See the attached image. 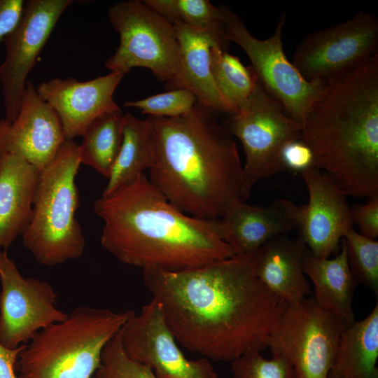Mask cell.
Wrapping results in <instances>:
<instances>
[{"label": "cell", "instance_id": "obj_1", "mask_svg": "<svg viewBox=\"0 0 378 378\" xmlns=\"http://www.w3.org/2000/svg\"><path fill=\"white\" fill-rule=\"evenodd\" d=\"M251 258L234 255L178 272L143 270L144 283L178 343L230 363L267 348L288 303L260 281Z\"/></svg>", "mask_w": 378, "mask_h": 378}, {"label": "cell", "instance_id": "obj_2", "mask_svg": "<svg viewBox=\"0 0 378 378\" xmlns=\"http://www.w3.org/2000/svg\"><path fill=\"white\" fill-rule=\"evenodd\" d=\"M147 119L153 154L148 178L172 204L214 220L234 202H245L251 188L237 144L214 114L197 102L186 115Z\"/></svg>", "mask_w": 378, "mask_h": 378}, {"label": "cell", "instance_id": "obj_3", "mask_svg": "<svg viewBox=\"0 0 378 378\" xmlns=\"http://www.w3.org/2000/svg\"><path fill=\"white\" fill-rule=\"evenodd\" d=\"M104 221L100 243L120 262L178 272L234 256L220 236L218 218L189 216L172 204L145 173L93 206Z\"/></svg>", "mask_w": 378, "mask_h": 378}, {"label": "cell", "instance_id": "obj_4", "mask_svg": "<svg viewBox=\"0 0 378 378\" xmlns=\"http://www.w3.org/2000/svg\"><path fill=\"white\" fill-rule=\"evenodd\" d=\"M300 139L345 194H378V53L326 80Z\"/></svg>", "mask_w": 378, "mask_h": 378}, {"label": "cell", "instance_id": "obj_5", "mask_svg": "<svg viewBox=\"0 0 378 378\" xmlns=\"http://www.w3.org/2000/svg\"><path fill=\"white\" fill-rule=\"evenodd\" d=\"M134 313L74 308L25 344L16 364L18 378H92L104 348Z\"/></svg>", "mask_w": 378, "mask_h": 378}, {"label": "cell", "instance_id": "obj_6", "mask_svg": "<svg viewBox=\"0 0 378 378\" xmlns=\"http://www.w3.org/2000/svg\"><path fill=\"white\" fill-rule=\"evenodd\" d=\"M78 145L65 140L54 159L40 171L23 246L41 265L52 266L80 258L85 239L76 218L79 195L76 176Z\"/></svg>", "mask_w": 378, "mask_h": 378}, {"label": "cell", "instance_id": "obj_7", "mask_svg": "<svg viewBox=\"0 0 378 378\" xmlns=\"http://www.w3.org/2000/svg\"><path fill=\"white\" fill-rule=\"evenodd\" d=\"M108 16L120 37L114 54L104 63L108 69L125 74L134 67L146 68L167 90L186 89L172 23L141 0L116 3Z\"/></svg>", "mask_w": 378, "mask_h": 378}, {"label": "cell", "instance_id": "obj_8", "mask_svg": "<svg viewBox=\"0 0 378 378\" xmlns=\"http://www.w3.org/2000/svg\"><path fill=\"white\" fill-rule=\"evenodd\" d=\"M219 8L226 40L244 50L265 90L283 105L289 116L302 123L322 94L326 80H307L287 58L282 43L286 14L280 15L272 34L262 40L253 36L230 8Z\"/></svg>", "mask_w": 378, "mask_h": 378}, {"label": "cell", "instance_id": "obj_9", "mask_svg": "<svg viewBox=\"0 0 378 378\" xmlns=\"http://www.w3.org/2000/svg\"><path fill=\"white\" fill-rule=\"evenodd\" d=\"M223 124L241 143L244 177L251 188L284 169L283 148L299 139L302 129V123L289 116L259 80L244 106Z\"/></svg>", "mask_w": 378, "mask_h": 378}, {"label": "cell", "instance_id": "obj_10", "mask_svg": "<svg viewBox=\"0 0 378 378\" xmlns=\"http://www.w3.org/2000/svg\"><path fill=\"white\" fill-rule=\"evenodd\" d=\"M346 326L314 297L288 304L270 332L267 348L292 365L297 378H328Z\"/></svg>", "mask_w": 378, "mask_h": 378}, {"label": "cell", "instance_id": "obj_11", "mask_svg": "<svg viewBox=\"0 0 378 378\" xmlns=\"http://www.w3.org/2000/svg\"><path fill=\"white\" fill-rule=\"evenodd\" d=\"M377 50L378 18L358 12L304 36L291 62L307 80H328L378 53Z\"/></svg>", "mask_w": 378, "mask_h": 378}, {"label": "cell", "instance_id": "obj_12", "mask_svg": "<svg viewBox=\"0 0 378 378\" xmlns=\"http://www.w3.org/2000/svg\"><path fill=\"white\" fill-rule=\"evenodd\" d=\"M0 342L15 349L46 327L65 320L57 295L47 281L24 278L6 250H0Z\"/></svg>", "mask_w": 378, "mask_h": 378}, {"label": "cell", "instance_id": "obj_13", "mask_svg": "<svg viewBox=\"0 0 378 378\" xmlns=\"http://www.w3.org/2000/svg\"><path fill=\"white\" fill-rule=\"evenodd\" d=\"M71 0H28L17 27L4 40L6 56L0 64L5 120L18 116L26 79L55 24Z\"/></svg>", "mask_w": 378, "mask_h": 378}, {"label": "cell", "instance_id": "obj_14", "mask_svg": "<svg viewBox=\"0 0 378 378\" xmlns=\"http://www.w3.org/2000/svg\"><path fill=\"white\" fill-rule=\"evenodd\" d=\"M119 335L125 354L158 378H218L209 359L185 356L153 298L128 319Z\"/></svg>", "mask_w": 378, "mask_h": 378}, {"label": "cell", "instance_id": "obj_15", "mask_svg": "<svg viewBox=\"0 0 378 378\" xmlns=\"http://www.w3.org/2000/svg\"><path fill=\"white\" fill-rule=\"evenodd\" d=\"M309 200L298 206V237L315 256L329 258L353 227L351 207L345 194L324 172L311 168L300 172Z\"/></svg>", "mask_w": 378, "mask_h": 378}, {"label": "cell", "instance_id": "obj_16", "mask_svg": "<svg viewBox=\"0 0 378 378\" xmlns=\"http://www.w3.org/2000/svg\"><path fill=\"white\" fill-rule=\"evenodd\" d=\"M125 74L111 71L96 78L79 81L73 77L41 82L36 90L57 113L64 139L82 136L97 118L120 110L113 99Z\"/></svg>", "mask_w": 378, "mask_h": 378}, {"label": "cell", "instance_id": "obj_17", "mask_svg": "<svg viewBox=\"0 0 378 378\" xmlns=\"http://www.w3.org/2000/svg\"><path fill=\"white\" fill-rule=\"evenodd\" d=\"M64 141L57 113L34 84L27 81L15 120L8 123L0 119V154L18 155L41 171Z\"/></svg>", "mask_w": 378, "mask_h": 378}, {"label": "cell", "instance_id": "obj_18", "mask_svg": "<svg viewBox=\"0 0 378 378\" xmlns=\"http://www.w3.org/2000/svg\"><path fill=\"white\" fill-rule=\"evenodd\" d=\"M298 209L285 199L262 206L235 202L218 218L220 238L234 255L251 258L269 241L296 230Z\"/></svg>", "mask_w": 378, "mask_h": 378}, {"label": "cell", "instance_id": "obj_19", "mask_svg": "<svg viewBox=\"0 0 378 378\" xmlns=\"http://www.w3.org/2000/svg\"><path fill=\"white\" fill-rule=\"evenodd\" d=\"M180 52L186 89L193 93L197 102L213 114L233 113L218 90L211 70L210 52L218 43L225 50L227 41L223 25L212 29H199L183 24H173Z\"/></svg>", "mask_w": 378, "mask_h": 378}, {"label": "cell", "instance_id": "obj_20", "mask_svg": "<svg viewBox=\"0 0 378 378\" xmlns=\"http://www.w3.org/2000/svg\"><path fill=\"white\" fill-rule=\"evenodd\" d=\"M307 249L299 237L284 234L267 242L251 258L260 281L288 304L299 302L312 294L302 267Z\"/></svg>", "mask_w": 378, "mask_h": 378}, {"label": "cell", "instance_id": "obj_21", "mask_svg": "<svg viewBox=\"0 0 378 378\" xmlns=\"http://www.w3.org/2000/svg\"><path fill=\"white\" fill-rule=\"evenodd\" d=\"M40 171L22 157L0 154V248L6 250L27 228Z\"/></svg>", "mask_w": 378, "mask_h": 378}, {"label": "cell", "instance_id": "obj_22", "mask_svg": "<svg viewBox=\"0 0 378 378\" xmlns=\"http://www.w3.org/2000/svg\"><path fill=\"white\" fill-rule=\"evenodd\" d=\"M302 267L314 284L317 304L346 326L354 323L353 297L358 282L349 267L344 239L339 252L332 258L315 256L307 248Z\"/></svg>", "mask_w": 378, "mask_h": 378}, {"label": "cell", "instance_id": "obj_23", "mask_svg": "<svg viewBox=\"0 0 378 378\" xmlns=\"http://www.w3.org/2000/svg\"><path fill=\"white\" fill-rule=\"evenodd\" d=\"M378 304L343 330L328 378H378Z\"/></svg>", "mask_w": 378, "mask_h": 378}, {"label": "cell", "instance_id": "obj_24", "mask_svg": "<svg viewBox=\"0 0 378 378\" xmlns=\"http://www.w3.org/2000/svg\"><path fill=\"white\" fill-rule=\"evenodd\" d=\"M153 165L150 124L130 113L123 114L122 141L102 195L130 184Z\"/></svg>", "mask_w": 378, "mask_h": 378}, {"label": "cell", "instance_id": "obj_25", "mask_svg": "<svg viewBox=\"0 0 378 378\" xmlns=\"http://www.w3.org/2000/svg\"><path fill=\"white\" fill-rule=\"evenodd\" d=\"M123 113L120 110L94 120L78 145L80 164L88 165L108 178L122 141Z\"/></svg>", "mask_w": 378, "mask_h": 378}, {"label": "cell", "instance_id": "obj_26", "mask_svg": "<svg viewBox=\"0 0 378 378\" xmlns=\"http://www.w3.org/2000/svg\"><path fill=\"white\" fill-rule=\"evenodd\" d=\"M211 70L215 85L233 115L246 103L258 79L253 69L216 43L210 52ZM231 116V115H230Z\"/></svg>", "mask_w": 378, "mask_h": 378}, {"label": "cell", "instance_id": "obj_27", "mask_svg": "<svg viewBox=\"0 0 378 378\" xmlns=\"http://www.w3.org/2000/svg\"><path fill=\"white\" fill-rule=\"evenodd\" d=\"M153 10L172 24L199 29L223 27L221 13L208 0H144Z\"/></svg>", "mask_w": 378, "mask_h": 378}, {"label": "cell", "instance_id": "obj_28", "mask_svg": "<svg viewBox=\"0 0 378 378\" xmlns=\"http://www.w3.org/2000/svg\"><path fill=\"white\" fill-rule=\"evenodd\" d=\"M351 271L358 283L378 295V241L351 229L343 238Z\"/></svg>", "mask_w": 378, "mask_h": 378}, {"label": "cell", "instance_id": "obj_29", "mask_svg": "<svg viewBox=\"0 0 378 378\" xmlns=\"http://www.w3.org/2000/svg\"><path fill=\"white\" fill-rule=\"evenodd\" d=\"M92 378H158L148 366L130 358L122 349L119 332L103 349Z\"/></svg>", "mask_w": 378, "mask_h": 378}, {"label": "cell", "instance_id": "obj_30", "mask_svg": "<svg viewBox=\"0 0 378 378\" xmlns=\"http://www.w3.org/2000/svg\"><path fill=\"white\" fill-rule=\"evenodd\" d=\"M197 103L192 92L185 88L168 90L134 102L125 107L139 108L141 113L158 118H176L188 113Z\"/></svg>", "mask_w": 378, "mask_h": 378}, {"label": "cell", "instance_id": "obj_31", "mask_svg": "<svg viewBox=\"0 0 378 378\" xmlns=\"http://www.w3.org/2000/svg\"><path fill=\"white\" fill-rule=\"evenodd\" d=\"M230 363L232 378H297L292 365L280 355L266 359L260 351H252Z\"/></svg>", "mask_w": 378, "mask_h": 378}, {"label": "cell", "instance_id": "obj_32", "mask_svg": "<svg viewBox=\"0 0 378 378\" xmlns=\"http://www.w3.org/2000/svg\"><path fill=\"white\" fill-rule=\"evenodd\" d=\"M351 216L354 225L357 226L360 234L376 239L378 237V194L370 197L365 204L351 207Z\"/></svg>", "mask_w": 378, "mask_h": 378}, {"label": "cell", "instance_id": "obj_33", "mask_svg": "<svg viewBox=\"0 0 378 378\" xmlns=\"http://www.w3.org/2000/svg\"><path fill=\"white\" fill-rule=\"evenodd\" d=\"M281 162L284 169L300 173L314 167V156L311 148L302 140L288 143L281 153Z\"/></svg>", "mask_w": 378, "mask_h": 378}, {"label": "cell", "instance_id": "obj_34", "mask_svg": "<svg viewBox=\"0 0 378 378\" xmlns=\"http://www.w3.org/2000/svg\"><path fill=\"white\" fill-rule=\"evenodd\" d=\"M24 4V0H0V43L18 25Z\"/></svg>", "mask_w": 378, "mask_h": 378}, {"label": "cell", "instance_id": "obj_35", "mask_svg": "<svg viewBox=\"0 0 378 378\" xmlns=\"http://www.w3.org/2000/svg\"><path fill=\"white\" fill-rule=\"evenodd\" d=\"M25 344L15 349L7 348L0 342V378H18L16 364Z\"/></svg>", "mask_w": 378, "mask_h": 378}]
</instances>
